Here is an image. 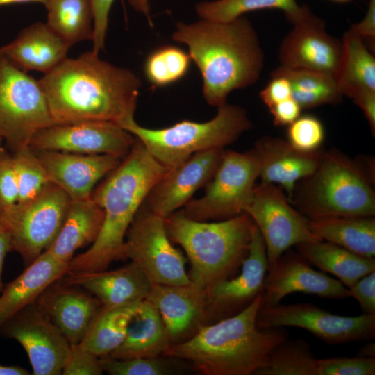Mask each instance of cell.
I'll return each instance as SVG.
<instances>
[{
  "label": "cell",
  "instance_id": "6da1fadb",
  "mask_svg": "<svg viewBox=\"0 0 375 375\" xmlns=\"http://www.w3.org/2000/svg\"><path fill=\"white\" fill-rule=\"evenodd\" d=\"M39 82L55 125L102 121L122 126L134 119L140 78L93 51L66 58Z\"/></svg>",
  "mask_w": 375,
  "mask_h": 375
},
{
  "label": "cell",
  "instance_id": "7a4b0ae2",
  "mask_svg": "<svg viewBox=\"0 0 375 375\" xmlns=\"http://www.w3.org/2000/svg\"><path fill=\"white\" fill-rule=\"evenodd\" d=\"M172 38L188 47L210 106L225 103L233 90L251 86L261 75L263 51L253 25L243 16L228 22H180Z\"/></svg>",
  "mask_w": 375,
  "mask_h": 375
},
{
  "label": "cell",
  "instance_id": "3957f363",
  "mask_svg": "<svg viewBox=\"0 0 375 375\" xmlns=\"http://www.w3.org/2000/svg\"><path fill=\"white\" fill-rule=\"evenodd\" d=\"M168 169L136 138L124 160L93 191L92 198L104 212L103 224L91 247L69 261L66 275L105 271L113 261L124 259L128 228L149 192Z\"/></svg>",
  "mask_w": 375,
  "mask_h": 375
},
{
  "label": "cell",
  "instance_id": "277c9868",
  "mask_svg": "<svg viewBox=\"0 0 375 375\" xmlns=\"http://www.w3.org/2000/svg\"><path fill=\"white\" fill-rule=\"evenodd\" d=\"M261 298L262 293L238 313L201 325L190 338L170 344L163 354L189 360L205 375H256L273 349L289 338L284 327H257Z\"/></svg>",
  "mask_w": 375,
  "mask_h": 375
},
{
  "label": "cell",
  "instance_id": "5b68a950",
  "mask_svg": "<svg viewBox=\"0 0 375 375\" xmlns=\"http://www.w3.org/2000/svg\"><path fill=\"white\" fill-rule=\"evenodd\" d=\"M164 219L169 239L180 244L188 257L190 281L203 289L235 274L248 253L253 222L246 212L207 222L177 211Z\"/></svg>",
  "mask_w": 375,
  "mask_h": 375
},
{
  "label": "cell",
  "instance_id": "8992f818",
  "mask_svg": "<svg viewBox=\"0 0 375 375\" xmlns=\"http://www.w3.org/2000/svg\"><path fill=\"white\" fill-rule=\"evenodd\" d=\"M294 192L299 211L308 219L374 217L372 180L361 166L344 154H321L315 170Z\"/></svg>",
  "mask_w": 375,
  "mask_h": 375
},
{
  "label": "cell",
  "instance_id": "52a82bcc",
  "mask_svg": "<svg viewBox=\"0 0 375 375\" xmlns=\"http://www.w3.org/2000/svg\"><path fill=\"white\" fill-rule=\"evenodd\" d=\"M251 127L244 109L227 102L217 107L214 118L203 123L183 120L167 128L151 129L133 119L122 126L167 169L180 165L197 152L224 148Z\"/></svg>",
  "mask_w": 375,
  "mask_h": 375
},
{
  "label": "cell",
  "instance_id": "ba28073f",
  "mask_svg": "<svg viewBox=\"0 0 375 375\" xmlns=\"http://www.w3.org/2000/svg\"><path fill=\"white\" fill-rule=\"evenodd\" d=\"M55 125L39 82L0 56V136L13 152Z\"/></svg>",
  "mask_w": 375,
  "mask_h": 375
},
{
  "label": "cell",
  "instance_id": "9c48e42d",
  "mask_svg": "<svg viewBox=\"0 0 375 375\" xmlns=\"http://www.w3.org/2000/svg\"><path fill=\"white\" fill-rule=\"evenodd\" d=\"M260 169L255 147L244 153L224 150L204 196L190 200L179 211L196 221L224 220L244 212Z\"/></svg>",
  "mask_w": 375,
  "mask_h": 375
},
{
  "label": "cell",
  "instance_id": "30bf717a",
  "mask_svg": "<svg viewBox=\"0 0 375 375\" xmlns=\"http://www.w3.org/2000/svg\"><path fill=\"white\" fill-rule=\"evenodd\" d=\"M124 259H130L156 284L185 285L191 282L185 271V258L174 247L164 217L143 202L126 234Z\"/></svg>",
  "mask_w": 375,
  "mask_h": 375
},
{
  "label": "cell",
  "instance_id": "8fae6325",
  "mask_svg": "<svg viewBox=\"0 0 375 375\" xmlns=\"http://www.w3.org/2000/svg\"><path fill=\"white\" fill-rule=\"evenodd\" d=\"M70 201L66 192L52 183L34 200L0 212V222L10 235L11 250L20 255L25 266L53 242Z\"/></svg>",
  "mask_w": 375,
  "mask_h": 375
},
{
  "label": "cell",
  "instance_id": "7c38bea8",
  "mask_svg": "<svg viewBox=\"0 0 375 375\" xmlns=\"http://www.w3.org/2000/svg\"><path fill=\"white\" fill-rule=\"evenodd\" d=\"M244 212L252 219L265 241L268 269L291 247L321 240L310 231L308 218L295 210L274 184L255 185Z\"/></svg>",
  "mask_w": 375,
  "mask_h": 375
},
{
  "label": "cell",
  "instance_id": "4fadbf2b",
  "mask_svg": "<svg viewBox=\"0 0 375 375\" xmlns=\"http://www.w3.org/2000/svg\"><path fill=\"white\" fill-rule=\"evenodd\" d=\"M260 329L293 326L308 331L329 344L372 340L375 314L341 316L309 303L260 307L256 317Z\"/></svg>",
  "mask_w": 375,
  "mask_h": 375
},
{
  "label": "cell",
  "instance_id": "5bb4252c",
  "mask_svg": "<svg viewBox=\"0 0 375 375\" xmlns=\"http://www.w3.org/2000/svg\"><path fill=\"white\" fill-rule=\"evenodd\" d=\"M0 335L21 344L31 365L32 374H62L71 344L36 303L6 320L0 327Z\"/></svg>",
  "mask_w": 375,
  "mask_h": 375
},
{
  "label": "cell",
  "instance_id": "9a60e30c",
  "mask_svg": "<svg viewBox=\"0 0 375 375\" xmlns=\"http://www.w3.org/2000/svg\"><path fill=\"white\" fill-rule=\"evenodd\" d=\"M292 29L278 49L281 66L320 72L335 76L341 52V41L327 33L322 19L306 6L289 20Z\"/></svg>",
  "mask_w": 375,
  "mask_h": 375
},
{
  "label": "cell",
  "instance_id": "2e32d148",
  "mask_svg": "<svg viewBox=\"0 0 375 375\" xmlns=\"http://www.w3.org/2000/svg\"><path fill=\"white\" fill-rule=\"evenodd\" d=\"M136 138L111 122H85L53 125L38 132L29 147L35 151H57L80 154H111L124 157Z\"/></svg>",
  "mask_w": 375,
  "mask_h": 375
},
{
  "label": "cell",
  "instance_id": "e0dca14e",
  "mask_svg": "<svg viewBox=\"0 0 375 375\" xmlns=\"http://www.w3.org/2000/svg\"><path fill=\"white\" fill-rule=\"evenodd\" d=\"M241 266L238 276L220 280L206 290L208 313L219 320L242 311L262 292L268 263L265 241L255 224Z\"/></svg>",
  "mask_w": 375,
  "mask_h": 375
},
{
  "label": "cell",
  "instance_id": "ac0fdd59",
  "mask_svg": "<svg viewBox=\"0 0 375 375\" xmlns=\"http://www.w3.org/2000/svg\"><path fill=\"white\" fill-rule=\"evenodd\" d=\"M297 292L327 299L349 297L348 288L338 279L315 270L301 256L289 249L267 271L260 307L275 306Z\"/></svg>",
  "mask_w": 375,
  "mask_h": 375
},
{
  "label": "cell",
  "instance_id": "d6986e66",
  "mask_svg": "<svg viewBox=\"0 0 375 375\" xmlns=\"http://www.w3.org/2000/svg\"><path fill=\"white\" fill-rule=\"evenodd\" d=\"M224 150L197 152L180 165L169 169L149 192L144 204L162 217L185 206L198 189L212 179Z\"/></svg>",
  "mask_w": 375,
  "mask_h": 375
},
{
  "label": "cell",
  "instance_id": "ffe728a7",
  "mask_svg": "<svg viewBox=\"0 0 375 375\" xmlns=\"http://www.w3.org/2000/svg\"><path fill=\"white\" fill-rule=\"evenodd\" d=\"M34 151L51 183L64 190L71 201L91 198L97 182L115 169L122 159L111 154Z\"/></svg>",
  "mask_w": 375,
  "mask_h": 375
},
{
  "label": "cell",
  "instance_id": "44dd1931",
  "mask_svg": "<svg viewBox=\"0 0 375 375\" xmlns=\"http://www.w3.org/2000/svg\"><path fill=\"white\" fill-rule=\"evenodd\" d=\"M160 312L171 344L181 342L201 326L208 313L207 292L192 281L185 285H151L147 299Z\"/></svg>",
  "mask_w": 375,
  "mask_h": 375
},
{
  "label": "cell",
  "instance_id": "7402d4cb",
  "mask_svg": "<svg viewBox=\"0 0 375 375\" xmlns=\"http://www.w3.org/2000/svg\"><path fill=\"white\" fill-rule=\"evenodd\" d=\"M35 303L70 344L81 342L101 307L95 297L65 285L59 280L50 285Z\"/></svg>",
  "mask_w": 375,
  "mask_h": 375
},
{
  "label": "cell",
  "instance_id": "603a6c76",
  "mask_svg": "<svg viewBox=\"0 0 375 375\" xmlns=\"http://www.w3.org/2000/svg\"><path fill=\"white\" fill-rule=\"evenodd\" d=\"M59 281L65 285L86 290L105 307L142 301L147 299L152 285L132 262L111 271L65 275Z\"/></svg>",
  "mask_w": 375,
  "mask_h": 375
},
{
  "label": "cell",
  "instance_id": "cb8c5ba5",
  "mask_svg": "<svg viewBox=\"0 0 375 375\" xmlns=\"http://www.w3.org/2000/svg\"><path fill=\"white\" fill-rule=\"evenodd\" d=\"M254 147L260 158L262 182L280 185L290 200L297 183L315 170L322 154L319 151H299L287 140L272 137L260 138Z\"/></svg>",
  "mask_w": 375,
  "mask_h": 375
},
{
  "label": "cell",
  "instance_id": "d4e9b609",
  "mask_svg": "<svg viewBox=\"0 0 375 375\" xmlns=\"http://www.w3.org/2000/svg\"><path fill=\"white\" fill-rule=\"evenodd\" d=\"M70 47L47 24L36 22L1 47L0 56L25 72L39 71L46 74L67 58Z\"/></svg>",
  "mask_w": 375,
  "mask_h": 375
},
{
  "label": "cell",
  "instance_id": "484cf974",
  "mask_svg": "<svg viewBox=\"0 0 375 375\" xmlns=\"http://www.w3.org/2000/svg\"><path fill=\"white\" fill-rule=\"evenodd\" d=\"M68 264L48 250L42 252L16 278L3 286L0 293V327L25 307L35 303L53 283L64 276Z\"/></svg>",
  "mask_w": 375,
  "mask_h": 375
},
{
  "label": "cell",
  "instance_id": "4316f807",
  "mask_svg": "<svg viewBox=\"0 0 375 375\" xmlns=\"http://www.w3.org/2000/svg\"><path fill=\"white\" fill-rule=\"evenodd\" d=\"M104 217L103 208L92 198L71 201L62 225L47 249L69 264L76 251L97 239Z\"/></svg>",
  "mask_w": 375,
  "mask_h": 375
},
{
  "label": "cell",
  "instance_id": "83f0119b",
  "mask_svg": "<svg viewBox=\"0 0 375 375\" xmlns=\"http://www.w3.org/2000/svg\"><path fill=\"white\" fill-rule=\"evenodd\" d=\"M170 344L160 312L144 299L131 321L124 341L109 356L117 359L155 358L163 354Z\"/></svg>",
  "mask_w": 375,
  "mask_h": 375
},
{
  "label": "cell",
  "instance_id": "f1b7e54d",
  "mask_svg": "<svg viewBox=\"0 0 375 375\" xmlns=\"http://www.w3.org/2000/svg\"><path fill=\"white\" fill-rule=\"evenodd\" d=\"M341 43L340 60L334 76L341 94L353 99L360 94L375 92V58L370 49L351 27Z\"/></svg>",
  "mask_w": 375,
  "mask_h": 375
},
{
  "label": "cell",
  "instance_id": "f546056e",
  "mask_svg": "<svg viewBox=\"0 0 375 375\" xmlns=\"http://www.w3.org/2000/svg\"><path fill=\"white\" fill-rule=\"evenodd\" d=\"M296 248L306 261L334 275L347 288L375 272L374 257H365L326 241L303 242Z\"/></svg>",
  "mask_w": 375,
  "mask_h": 375
},
{
  "label": "cell",
  "instance_id": "4dcf8cb0",
  "mask_svg": "<svg viewBox=\"0 0 375 375\" xmlns=\"http://www.w3.org/2000/svg\"><path fill=\"white\" fill-rule=\"evenodd\" d=\"M310 231L321 240L357 254L375 256V219L373 217H331L308 219Z\"/></svg>",
  "mask_w": 375,
  "mask_h": 375
},
{
  "label": "cell",
  "instance_id": "1f68e13d",
  "mask_svg": "<svg viewBox=\"0 0 375 375\" xmlns=\"http://www.w3.org/2000/svg\"><path fill=\"white\" fill-rule=\"evenodd\" d=\"M141 302L101 306L80 344L99 357L109 356L124 341Z\"/></svg>",
  "mask_w": 375,
  "mask_h": 375
},
{
  "label": "cell",
  "instance_id": "d6a6232c",
  "mask_svg": "<svg viewBox=\"0 0 375 375\" xmlns=\"http://www.w3.org/2000/svg\"><path fill=\"white\" fill-rule=\"evenodd\" d=\"M272 73L286 77L291 86L292 98L301 109L324 104L338 103L341 94L333 76L317 71L280 66Z\"/></svg>",
  "mask_w": 375,
  "mask_h": 375
},
{
  "label": "cell",
  "instance_id": "836d02e7",
  "mask_svg": "<svg viewBox=\"0 0 375 375\" xmlns=\"http://www.w3.org/2000/svg\"><path fill=\"white\" fill-rule=\"evenodd\" d=\"M47 24L71 47L92 40L93 15L90 0H48Z\"/></svg>",
  "mask_w": 375,
  "mask_h": 375
},
{
  "label": "cell",
  "instance_id": "e575fe53",
  "mask_svg": "<svg viewBox=\"0 0 375 375\" xmlns=\"http://www.w3.org/2000/svg\"><path fill=\"white\" fill-rule=\"evenodd\" d=\"M319 359L303 339H287L273 349L256 375H319Z\"/></svg>",
  "mask_w": 375,
  "mask_h": 375
},
{
  "label": "cell",
  "instance_id": "d590c367",
  "mask_svg": "<svg viewBox=\"0 0 375 375\" xmlns=\"http://www.w3.org/2000/svg\"><path fill=\"white\" fill-rule=\"evenodd\" d=\"M274 8L283 10L289 20L299 13L301 6L296 0H215L195 6L200 19L216 22H228L247 12Z\"/></svg>",
  "mask_w": 375,
  "mask_h": 375
},
{
  "label": "cell",
  "instance_id": "8d00e7d4",
  "mask_svg": "<svg viewBox=\"0 0 375 375\" xmlns=\"http://www.w3.org/2000/svg\"><path fill=\"white\" fill-rule=\"evenodd\" d=\"M17 178L18 205L26 204L43 193L52 183L47 172L30 147L12 153Z\"/></svg>",
  "mask_w": 375,
  "mask_h": 375
},
{
  "label": "cell",
  "instance_id": "74e56055",
  "mask_svg": "<svg viewBox=\"0 0 375 375\" xmlns=\"http://www.w3.org/2000/svg\"><path fill=\"white\" fill-rule=\"evenodd\" d=\"M190 59L189 54L180 48L161 47L147 57L144 66L145 76L154 86L168 85L187 74Z\"/></svg>",
  "mask_w": 375,
  "mask_h": 375
},
{
  "label": "cell",
  "instance_id": "f35d334b",
  "mask_svg": "<svg viewBox=\"0 0 375 375\" xmlns=\"http://www.w3.org/2000/svg\"><path fill=\"white\" fill-rule=\"evenodd\" d=\"M287 141L303 152H315L322 145L325 131L322 122L312 115H300L288 126Z\"/></svg>",
  "mask_w": 375,
  "mask_h": 375
},
{
  "label": "cell",
  "instance_id": "ab89813d",
  "mask_svg": "<svg viewBox=\"0 0 375 375\" xmlns=\"http://www.w3.org/2000/svg\"><path fill=\"white\" fill-rule=\"evenodd\" d=\"M100 362L103 372L110 375H165L172 372L158 357L117 359L106 356L100 357Z\"/></svg>",
  "mask_w": 375,
  "mask_h": 375
},
{
  "label": "cell",
  "instance_id": "60d3db41",
  "mask_svg": "<svg viewBox=\"0 0 375 375\" xmlns=\"http://www.w3.org/2000/svg\"><path fill=\"white\" fill-rule=\"evenodd\" d=\"M375 357L322 358V375H374Z\"/></svg>",
  "mask_w": 375,
  "mask_h": 375
},
{
  "label": "cell",
  "instance_id": "b9f144b4",
  "mask_svg": "<svg viewBox=\"0 0 375 375\" xmlns=\"http://www.w3.org/2000/svg\"><path fill=\"white\" fill-rule=\"evenodd\" d=\"M19 189L12 154L0 147V212L18 203Z\"/></svg>",
  "mask_w": 375,
  "mask_h": 375
},
{
  "label": "cell",
  "instance_id": "7bdbcfd3",
  "mask_svg": "<svg viewBox=\"0 0 375 375\" xmlns=\"http://www.w3.org/2000/svg\"><path fill=\"white\" fill-rule=\"evenodd\" d=\"M103 373L100 357L80 343L70 345L62 375H101Z\"/></svg>",
  "mask_w": 375,
  "mask_h": 375
},
{
  "label": "cell",
  "instance_id": "ee69618b",
  "mask_svg": "<svg viewBox=\"0 0 375 375\" xmlns=\"http://www.w3.org/2000/svg\"><path fill=\"white\" fill-rule=\"evenodd\" d=\"M115 0H90L93 15V49L95 53L104 48L109 14Z\"/></svg>",
  "mask_w": 375,
  "mask_h": 375
},
{
  "label": "cell",
  "instance_id": "f6af8a7d",
  "mask_svg": "<svg viewBox=\"0 0 375 375\" xmlns=\"http://www.w3.org/2000/svg\"><path fill=\"white\" fill-rule=\"evenodd\" d=\"M349 297L356 299L363 314H375V272L362 277L350 288Z\"/></svg>",
  "mask_w": 375,
  "mask_h": 375
},
{
  "label": "cell",
  "instance_id": "bcb514c9",
  "mask_svg": "<svg viewBox=\"0 0 375 375\" xmlns=\"http://www.w3.org/2000/svg\"><path fill=\"white\" fill-rule=\"evenodd\" d=\"M271 80L260 92L262 102L269 108L292 97L288 79L283 75L271 73Z\"/></svg>",
  "mask_w": 375,
  "mask_h": 375
},
{
  "label": "cell",
  "instance_id": "7dc6e473",
  "mask_svg": "<svg viewBox=\"0 0 375 375\" xmlns=\"http://www.w3.org/2000/svg\"><path fill=\"white\" fill-rule=\"evenodd\" d=\"M269 109L274 125L278 126H289L301 115L302 110L301 106L292 97Z\"/></svg>",
  "mask_w": 375,
  "mask_h": 375
},
{
  "label": "cell",
  "instance_id": "c3c4849f",
  "mask_svg": "<svg viewBox=\"0 0 375 375\" xmlns=\"http://www.w3.org/2000/svg\"><path fill=\"white\" fill-rule=\"evenodd\" d=\"M364 42H369L371 46L374 44L375 38V0H369L368 8L363 19L351 26Z\"/></svg>",
  "mask_w": 375,
  "mask_h": 375
},
{
  "label": "cell",
  "instance_id": "681fc988",
  "mask_svg": "<svg viewBox=\"0 0 375 375\" xmlns=\"http://www.w3.org/2000/svg\"><path fill=\"white\" fill-rule=\"evenodd\" d=\"M354 103L362 110L367 118L372 133H375V92L362 93L353 99Z\"/></svg>",
  "mask_w": 375,
  "mask_h": 375
},
{
  "label": "cell",
  "instance_id": "f907efd6",
  "mask_svg": "<svg viewBox=\"0 0 375 375\" xmlns=\"http://www.w3.org/2000/svg\"><path fill=\"white\" fill-rule=\"evenodd\" d=\"M11 250L10 235L4 225L0 222V293L3 288L2 274L7 253Z\"/></svg>",
  "mask_w": 375,
  "mask_h": 375
},
{
  "label": "cell",
  "instance_id": "816d5d0a",
  "mask_svg": "<svg viewBox=\"0 0 375 375\" xmlns=\"http://www.w3.org/2000/svg\"><path fill=\"white\" fill-rule=\"evenodd\" d=\"M128 4L135 11L145 15L149 18L150 15V3L149 0H127Z\"/></svg>",
  "mask_w": 375,
  "mask_h": 375
},
{
  "label": "cell",
  "instance_id": "f5cc1de1",
  "mask_svg": "<svg viewBox=\"0 0 375 375\" xmlns=\"http://www.w3.org/2000/svg\"><path fill=\"white\" fill-rule=\"evenodd\" d=\"M31 373L18 365H3L0 364V375H29Z\"/></svg>",
  "mask_w": 375,
  "mask_h": 375
},
{
  "label": "cell",
  "instance_id": "db71d44e",
  "mask_svg": "<svg viewBox=\"0 0 375 375\" xmlns=\"http://www.w3.org/2000/svg\"><path fill=\"white\" fill-rule=\"evenodd\" d=\"M48 0H0V6L15 3H40L44 6L47 4Z\"/></svg>",
  "mask_w": 375,
  "mask_h": 375
},
{
  "label": "cell",
  "instance_id": "11a10c76",
  "mask_svg": "<svg viewBox=\"0 0 375 375\" xmlns=\"http://www.w3.org/2000/svg\"><path fill=\"white\" fill-rule=\"evenodd\" d=\"M359 356L375 357L374 343H370L363 347L359 351Z\"/></svg>",
  "mask_w": 375,
  "mask_h": 375
},
{
  "label": "cell",
  "instance_id": "9f6ffc18",
  "mask_svg": "<svg viewBox=\"0 0 375 375\" xmlns=\"http://www.w3.org/2000/svg\"><path fill=\"white\" fill-rule=\"evenodd\" d=\"M332 1H334L336 2L344 3V2L349 1L350 0H332Z\"/></svg>",
  "mask_w": 375,
  "mask_h": 375
},
{
  "label": "cell",
  "instance_id": "6f0895ef",
  "mask_svg": "<svg viewBox=\"0 0 375 375\" xmlns=\"http://www.w3.org/2000/svg\"><path fill=\"white\" fill-rule=\"evenodd\" d=\"M1 140H2V138H1V136H0V143H1Z\"/></svg>",
  "mask_w": 375,
  "mask_h": 375
}]
</instances>
